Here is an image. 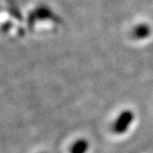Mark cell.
<instances>
[{"label": "cell", "mask_w": 153, "mask_h": 153, "mask_svg": "<svg viewBox=\"0 0 153 153\" xmlns=\"http://www.w3.org/2000/svg\"><path fill=\"white\" fill-rule=\"evenodd\" d=\"M131 121H132V115H131L129 113L123 114L117 120V122L115 123V125L113 128V131L115 134H118V135L124 134L126 132V130L128 128Z\"/></svg>", "instance_id": "cell-1"}, {"label": "cell", "mask_w": 153, "mask_h": 153, "mask_svg": "<svg viewBox=\"0 0 153 153\" xmlns=\"http://www.w3.org/2000/svg\"><path fill=\"white\" fill-rule=\"evenodd\" d=\"M89 149V143L85 139L76 141L70 149V153H86Z\"/></svg>", "instance_id": "cell-2"}]
</instances>
